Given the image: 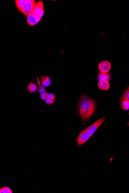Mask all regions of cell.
Segmentation results:
<instances>
[{
  "instance_id": "obj_11",
  "label": "cell",
  "mask_w": 129,
  "mask_h": 193,
  "mask_svg": "<svg viewBox=\"0 0 129 193\" xmlns=\"http://www.w3.org/2000/svg\"><path fill=\"white\" fill-rule=\"evenodd\" d=\"M27 89L29 91L30 93H34L37 90V86L35 84L32 83H30L29 85L27 86Z\"/></svg>"
},
{
  "instance_id": "obj_16",
  "label": "cell",
  "mask_w": 129,
  "mask_h": 193,
  "mask_svg": "<svg viewBox=\"0 0 129 193\" xmlns=\"http://www.w3.org/2000/svg\"><path fill=\"white\" fill-rule=\"evenodd\" d=\"M48 93L45 92H43V93H41L40 98L42 100H45L46 98L47 97Z\"/></svg>"
},
{
  "instance_id": "obj_9",
  "label": "cell",
  "mask_w": 129,
  "mask_h": 193,
  "mask_svg": "<svg viewBox=\"0 0 129 193\" xmlns=\"http://www.w3.org/2000/svg\"><path fill=\"white\" fill-rule=\"evenodd\" d=\"M98 86L101 90L106 91L110 88V84L108 81H99Z\"/></svg>"
},
{
  "instance_id": "obj_14",
  "label": "cell",
  "mask_w": 129,
  "mask_h": 193,
  "mask_svg": "<svg viewBox=\"0 0 129 193\" xmlns=\"http://www.w3.org/2000/svg\"><path fill=\"white\" fill-rule=\"evenodd\" d=\"M13 191L10 187L6 186L0 188V193H13Z\"/></svg>"
},
{
  "instance_id": "obj_7",
  "label": "cell",
  "mask_w": 129,
  "mask_h": 193,
  "mask_svg": "<svg viewBox=\"0 0 129 193\" xmlns=\"http://www.w3.org/2000/svg\"><path fill=\"white\" fill-rule=\"evenodd\" d=\"M41 19L34 15L32 13L28 15L27 18V21L29 26H34L37 24L40 21Z\"/></svg>"
},
{
  "instance_id": "obj_2",
  "label": "cell",
  "mask_w": 129,
  "mask_h": 193,
  "mask_svg": "<svg viewBox=\"0 0 129 193\" xmlns=\"http://www.w3.org/2000/svg\"><path fill=\"white\" fill-rule=\"evenodd\" d=\"M36 5V1L34 0H28V2L25 4L20 11L25 16H28L32 13Z\"/></svg>"
},
{
  "instance_id": "obj_5",
  "label": "cell",
  "mask_w": 129,
  "mask_h": 193,
  "mask_svg": "<svg viewBox=\"0 0 129 193\" xmlns=\"http://www.w3.org/2000/svg\"><path fill=\"white\" fill-rule=\"evenodd\" d=\"M104 120H105L104 118H101L88 128V133L91 136L94 134L97 129L102 124Z\"/></svg>"
},
{
  "instance_id": "obj_3",
  "label": "cell",
  "mask_w": 129,
  "mask_h": 193,
  "mask_svg": "<svg viewBox=\"0 0 129 193\" xmlns=\"http://www.w3.org/2000/svg\"><path fill=\"white\" fill-rule=\"evenodd\" d=\"M32 13L36 17L41 18L44 14V8L42 1H39L36 4Z\"/></svg>"
},
{
  "instance_id": "obj_6",
  "label": "cell",
  "mask_w": 129,
  "mask_h": 193,
  "mask_svg": "<svg viewBox=\"0 0 129 193\" xmlns=\"http://www.w3.org/2000/svg\"><path fill=\"white\" fill-rule=\"evenodd\" d=\"M111 68L110 62L107 61H103L98 65V68L101 73H108L111 70Z\"/></svg>"
},
{
  "instance_id": "obj_12",
  "label": "cell",
  "mask_w": 129,
  "mask_h": 193,
  "mask_svg": "<svg viewBox=\"0 0 129 193\" xmlns=\"http://www.w3.org/2000/svg\"><path fill=\"white\" fill-rule=\"evenodd\" d=\"M129 101V87L127 88V89L124 93H123V95L121 96L120 99V101Z\"/></svg>"
},
{
  "instance_id": "obj_13",
  "label": "cell",
  "mask_w": 129,
  "mask_h": 193,
  "mask_svg": "<svg viewBox=\"0 0 129 193\" xmlns=\"http://www.w3.org/2000/svg\"><path fill=\"white\" fill-rule=\"evenodd\" d=\"M121 107L125 110H128L129 109V101H121Z\"/></svg>"
},
{
  "instance_id": "obj_18",
  "label": "cell",
  "mask_w": 129,
  "mask_h": 193,
  "mask_svg": "<svg viewBox=\"0 0 129 193\" xmlns=\"http://www.w3.org/2000/svg\"><path fill=\"white\" fill-rule=\"evenodd\" d=\"M38 92L39 93H41L45 92V87L43 86H40L38 88Z\"/></svg>"
},
{
  "instance_id": "obj_8",
  "label": "cell",
  "mask_w": 129,
  "mask_h": 193,
  "mask_svg": "<svg viewBox=\"0 0 129 193\" xmlns=\"http://www.w3.org/2000/svg\"><path fill=\"white\" fill-rule=\"evenodd\" d=\"M99 81H109L111 79V76L109 73H99L97 75Z\"/></svg>"
},
{
  "instance_id": "obj_1",
  "label": "cell",
  "mask_w": 129,
  "mask_h": 193,
  "mask_svg": "<svg viewBox=\"0 0 129 193\" xmlns=\"http://www.w3.org/2000/svg\"><path fill=\"white\" fill-rule=\"evenodd\" d=\"M96 105L94 100L82 95L78 103V110L82 119L86 120L91 117L95 112Z\"/></svg>"
},
{
  "instance_id": "obj_10",
  "label": "cell",
  "mask_w": 129,
  "mask_h": 193,
  "mask_svg": "<svg viewBox=\"0 0 129 193\" xmlns=\"http://www.w3.org/2000/svg\"><path fill=\"white\" fill-rule=\"evenodd\" d=\"M51 80L50 77H41V83L43 86L45 87L49 86L51 84Z\"/></svg>"
},
{
  "instance_id": "obj_17",
  "label": "cell",
  "mask_w": 129,
  "mask_h": 193,
  "mask_svg": "<svg viewBox=\"0 0 129 193\" xmlns=\"http://www.w3.org/2000/svg\"><path fill=\"white\" fill-rule=\"evenodd\" d=\"M45 100V101L46 104H48V105H51V104H52L54 102V101L50 100V99H49L47 97L46 98Z\"/></svg>"
},
{
  "instance_id": "obj_15",
  "label": "cell",
  "mask_w": 129,
  "mask_h": 193,
  "mask_svg": "<svg viewBox=\"0 0 129 193\" xmlns=\"http://www.w3.org/2000/svg\"><path fill=\"white\" fill-rule=\"evenodd\" d=\"M47 98H48L50 100H54V101H55L56 98L55 95L53 93H48Z\"/></svg>"
},
{
  "instance_id": "obj_4",
  "label": "cell",
  "mask_w": 129,
  "mask_h": 193,
  "mask_svg": "<svg viewBox=\"0 0 129 193\" xmlns=\"http://www.w3.org/2000/svg\"><path fill=\"white\" fill-rule=\"evenodd\" d=\"M91 137L88 132V128L80 133L77 140V143L78 145L84 144L87 142Z\"/></svg>"
}]
</instances>
